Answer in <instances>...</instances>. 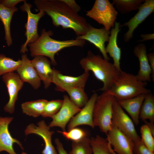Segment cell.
<instances>
[{
    "instance_id": "21",
    "label": "cell",
    "mask_w": 154,
    "mask_h": 154,
    "mask_svg": "<svg viewBox=\"0 0 154 154\" xmlns=\"http://www.w3.org/2000/svg\"><path fill=\"white\" fill-rule=\"evenodd\" d=\"M119 22H115L114 27L111 29L109 37L108 44L105 48L106 53L113 60L114 65L120 72L122 70L120 66V61L121 58V51L117 44L118 34L120 31Z\"/></svg>"
},
{
    "instance_id": "37",
    "label": "cell",
    "mask_w": 154,
    "mask_h": 154,
    "mask_svg": "<svg viewBox=\"0 0 154 154\" xmlns=\"http://www.w3.org/2000/svg\"><path fill=\"white\" fill-rule=\"evenodd\" d=\"M149 65L151 70V78L154 81V53H150L147 54Z\"/></svg>"
},
{
    "instance_id": "6",
    "label": "cell",
    "mask_w": 154,
    "mask_h": 154,
    "mask_svg": "<svg viewBox=\"0 0 154 154\" xmlns=\"http://www.w3.org/2000/svg\"><path fill=\"white\" fill-rule=\"evenodd\" d=\"M118 13L109 0H96L91 9L86 11V15L110 30L114 26Z\"/></svg>"
},
{
    "instance_id": "25",
    "label": "cell",
    "mask_w": 154,
    "mask_h": 154,
    "mask_svg": "<svg viewBox=\"0 0 154 154\" xmlns=\"http://www.w3.org/2000/svg\"><path fill=\"white\" fill-rule=\"evenodd\" d=\"M93 154H117L106 139L97 135L90 138Z\"/></svg>"
},
{
    "instance_id": "13",
    "label": "cell",
    "mask_w": 154,
    "mask_h": 154,
    "mask_svg": "<svg viewBox=\"0 0 154 154\" xmlns=\"http://www.w3.org/2000/svg\"><path fill=\"white\" fill-rule=\"evenodd\" d=\"M137 13L128 21L120 27H127L128 30L124 35L125 42L133 37V33L137 27L154 11V0H146L138 8Z\"/></svg>"
},
{
    "instance_id": "18",
    "label": "cell",
    "mask_w": 154,
    "mask_h": 154,
    "mask_svg": "<svg viewBox=\"0 0 154 154\" xmlns=\"http://www.w3.org/2000/svg\"><path fill=\"white\" fill-rule=\"evenodd\" d=\"M21 60V64L16 70L17 74L23 82H28L34 89H38L41 85V81L31 60L25 54H22Z\"/></svg>"
},
{
    "instance_id": "12",
    "label": "cell",
    "mask_w": 154,
    "mask_h": 154,
    "mask_svg": "<svg viewBox=\"0 0 154 154\" xmlns=\"http://www.w3.org/2000/svg\"><path fill=\"white\" fill-rule=\"evenodd\" d=\"M62 106L58 112L51 118L52 121L48 125L50 127H57L65 131L66 126L71 119L81 110L76 106L66 95L63 96Z\"/></svg>"
},
{
    "instance_id": "11",
    "label": "cell",
    "mask_w": 154,
    "mask_h": 154,
    "mask_svg": "<svg viewBox=\"0 0 154 154\" xmlns=\"http://www.w3.org/2000/svg\"><path fill=\"white\" fill-rule=\"evenodd\" d=\"M2 80L7 87L9 97V100L4 106L3 109L5 112L12 114L15 111L18 92L22 88L24 82L17 73L14 72L3 75Z\"/></svg>"
},
{
    "instance_id": "28",
    "label": "cell",
    "mask_w": 154,
    "mask_h": 154,
    "mask_svg": "<svg viewBox=\"0 0 154 154\" xmlns=\"http://www.w3.org/2000/svg\"><path fill=\"white\" fill-rule=\"evenodd\" d=\"M143 0H113L112 4L116 5L121 14L126 13L138 9L144 1Z\"/></svg>"
},
{
    "instance_id": "9",
    "label": "cell",
    "mask_w": 154,
    "mask_h": 154,
    "mask_svg": "<svg viewBox=\"0 0 154 154\" xmlns=\"http://www.w3.org/2000/svg\"><path fill=\"white\" fill-rule=\"evenodd\" d=\"M106 135V139L117 154H133L134 143L113 124Z\"/></svg>"
},
{
    "instance_id": "40",
    "label": "cell",
    "mask_w": 154,
    "mask_h": 154,
    "mask_svg": "<svg viewBox=\"0 0 154 154\" xmlns=\"http://www.w3.org/2000/svg\"><path fill=\"white\" fill-rule=\"evenodd\" d=\"M146 125L150 130L153 136H154V123L150 121H148L146 120L143 121Z\"/></svg>"
},
{
    "instance_id": "4",
    "label": "cell",
    "mask_w": 154,
    "mask_h": 154,
    "mask_svg": "<svg viewBox=\"0 0 154 154\" xmlns=\"http://www.w3.org/2000/svg\"><path fill=\"white\" fill-rule=\"evenodd\" d=\"M147 84L139 80L136 75L122 71L110 89L105 92L117 101L123 100L151 92V90L146 88Z\"/></svg>"
},
{
    "instance_id": "38",
    "label": "cell",
    "mask_w": 154,
    "mask_h": 154,
    "mask_svg": "<svg viewBox=\"0 0 154 154\" xmlns=\"http://www.w3.org/2000/svg\"><path fill=\"white\" fill-rule=\"evenodd\" d=\"M54 142L58 154H68L64 148L62 143L59 139L56 138L54 140Z\"/></svg>"
},
{
    "instance_id": "33",
    "label": "cell",
    "mask_w": 154,
    "mask_h": 154,
    "mask_svg": "<svg viewBox=\"0 0 154 154\" xmlns=\"http://www.w3.org/2000/svg\"><path fill=\"white\" fill-rule=\"evenodd\" d=\"M140 133L141 141L151 151L154 152V136L150 130L146 125H143L141 127Z\"/></svg>"
},
{
    "instance_id": "29",
    "label": "cell",
    "mask_w": 154,
    "mask_h": 154,
    "mask_svg": "<svg viewBox=\"0 0 154 154\" xmlns=\"http://www.w3.org/2000/svg\"><path fill=\"white\" fill-rule=\"evenodd\" d=\"M21 61H17L0 54V76L17 70L21 64Z\"/></svg>"
},
{
    "instance_id": "19",
    "label": "cell",
    "mask_w": 154,
    "mask_h": 154,
    "mask_svg": "<svg viewBox=\"0 0 154 154\" xmlns=\"http://www.w3.org/2000/svg\"><path fill=\"white\" fill-rule=\"evenodd\" d=\"M133 52L139 62V68L136 75L137 78L143 82H150L151 70L147 57L146 46L143 43H139L134 47Z\"/></svg>"
},
{
    "instance_id": "5",
    "label": "cell",
    "mask_w": 154,
    "mask_h": 154,
    "mask_svg": "<svg viewBox=\"0 0 154 154\" xmlns=\"http://www.w3.org/2000/svg\"><path fill=\"white\" fill-rule=\"evenodd\" d=\"M114 99L113 96L104 92L98 96L94 106L93 115L94 126L98 127L102 132L106 134L112 127Z\"/></svg>"
},
{
    "instance_id": "41",
    "label": "cell",
    "mask_w": 154,
    "mask_h": 154,
    "mask_svg": "<svg viewBox=\"0 0 154 154\" xmlns=\"http://www.w3.org/2000/svg\"><path fill=\"white\" fill-rule=\"evenodd\" d=\"M21 154H27L25 152H23Z\"/></svg>"
},
{
    "instance_id": "16",
    "label": "cell",
    "mask_w": 154,
    "mask_h": 154,
    "mask_svg": "<svg viewBox=\"0 0 154 154\" xmlns=\"http://www.w3.org/2000/svg\"><path fill=\"white\" fill-rule=\"evenodd\" d=\"M98 96L96 92L94 93L81 110L74 116L67 124L68 130L82 125H88L94 129L93 115L94 105Z\"/></svg>"
},
{
    "instance_id": "27",
    "label": "cell",
    "mask_w": 154,
    "mask_h": 154,
    "mask_svg": "<svg viewBox=\"0 0 154 154\" xmlns=\"http://www.w3.org/2000/svg\"><path fill=\"white\" fill-rule=\"evenodd\" d=\"M64 91L67 93L71 101L80 108H83L88 101L84 88L68 87L65 88Z\"/></svg>"
},
{
    "instance_id": "1",
    "label": "cell",
    "mask_w": 154,
    "mask_h": 154,
    "mask_svg": "<svg viewBox=\"0 0 154 154\" xmlns=\"http://www.w3.org/2000/svg\"><path fill=\"white\" fill-rule=\"evenodd\" d=\"M34 4L38 10L42 11L51 17L54 26L71 29L77 37L84 34L90 25L62 0H36Z\"/></svg>"
},
{
    "instance_id": "34",
    "label": "cell",
    "mask_w": 154,
    "mask_h": 154,
    "mask_svg": "<svg viewBox=\"0 0 154 154\" xmlns=\"http://www.w3.org/2000/svg\"><path fill=\"white\" fill-rule=\"evenodd\" d=\"M133 154H154L141 140L134 143Z\"/></svg>"
},
{
    "instance_id": "24",
    "label": "cell",
    "mask_w": 154,
    "mask_h": 154,
    "mask_svg": "<svg viewBox=\"0 0 154 154\" xmlns=\"http://www.w3.org/2000/svg\"><path fill=\"white\" fill-rule=\"evenodd\" d=\"M47 101L39 99L24 102L21 104L22 111L26 115L35 117L42 116Z\"/></svg>"
},
{
    "instance_id": "35",
    "label": "cell",
    "mask_w": 154,
    "mask_h": 154,
    "mask_svg": "<svg viewBox=\"0 0 154 154\" xmlns=\"http://www.w3.org/2000/svg\"><path fill=\"white\" fill-rule=\"evenodd\" d=\"M24 0H3L0 1L1 3L5 7L9 8H14L15 6L21 2H24Z\"/></svg>"
},
{
    "instance_id": "15",
    "label": "cell",
    "mask_w": 154,
    "mask_h": 154,
    "mask_svg": "<svg viewBox=\"0 0 154 154\" xmlns=\"http://www.w3.org/2000/svg\"><path fill=\"white\" fill-rule=\"evenodd\" d=\"M110 31L105 28L97 29L90 25L86 33L84 35L77 37L76 39L86 40L93 44L100 51L103 58L109 61L105 50V43L108 42Z\"/></svg>"
},
{
    "instance_id": "22",
    "label": "cell",
    "mask_w": 154,
    "mask_h": 154,
    "mask_svg": "<svg viewBox=\"0 0 154 154\" xmlns=\"http://www.w3.org/2000/svg\"><path fill=\"white\" fill-rule=\"evenodd\" d=\"M145 94H141L133 98L117 101L119 106L129 115L136 125L139 123L140 112Z\"/></svg>"
},
{
    "instance_id": "36",
    "label": "cell",
    "mask_w": 154,
    "mask_h": 154,
    "mask_svg": "<svg viewBox=\"0 0 154 154\" xmlns=\"http://www.w3.org/2000/svg\"><path fill=\"white\" fill-rule=\"evenodd\" d=\"M69 7L75 12L78 13L81 9V7L74 0H62Z\"/></svg>"
},
{
    "instance_id": "20",
    "label": "cell",
    "mask_w": 154,
    "mask_h": 154,
    "mask_svg": "<svg viewBox=\"0 0 154 154\" xmlns=\"http://www.w3.org/2000/svg\"><path fill=\"white\" fill-rule=\"evenodd\" d=\"M31 63L41 81L43 82L45 89H47L52 83L53 68L51 62L45 56H37L31 60Z\"/></svg>"
},
{
    "instance_id": "30",
    "label": "cell",
    "mask_w": 154,
    "mask_h": 154,
    "mask_svg": "<svg viewBox=\"0 0 154 154\" xmlns=\"http://www.w3.org/2000/svg\"><path fill=\"white\" fill-rule=\"evenodd\" d=\"M90 140L87 137L80 141L72 142V149L68 154H93Z\"/></svg>"
},
{
    "instance_id": "23",
    "label": "cell",
    "mask_w": 154,
    "mask_h": 154,
    "mask_svg": "<svg viewBox=\"0 0 154 154\" xmlns=\"http://www.w3.org/2000/svg\"><path fill=\"white\" fill-rule=\"evenodd\" d=\"M17 10L16 7L12 8L7 7L0 2V19L3 25L5 39L8 46L12 44L10 29L11 20L13 14Z\"/></svg>"
},
{
    "instance_id": "39",
    "label": "cell",
    "mask_w": 154,
    "mask_h": 154,
    "mask_svg": "<svg viewBox=\"0 0 154 154\" xmlns=\"http://www.w3.org/2000/svg\"><path fill=\"white\" fill-rule=\"evenodd\" d=\"M154 33L149 34H141L140 37L142 38L141 40H139V42H143V41L154 39Z\"/></svg>"
},
{
    "instance_id": "8",
    "label": "cell",
    "mask_w": 154,
    "mask_h": 154,
    "mask_svg": "<svg viewBox=\"0 0 154 154\" xmlns=\"http://www.w3.org/2000/svg\"><path fill=\"white\" fill-rule=\"evenodd\" d=\"M31 4L27 3L25 0L20 7L21 11L26 12L27 15V21L25 25L26 40L20 50V52L23 54L28 51L27 46L35 42L39 37L37 31L38 23L40 19L45 14L42 10H39L37 14L33 13L31 10Z\"/></svg>"
},
{
    "instance_id": "3",
    "label": "cell",
    "mask_w": 154,
    "mask_h": 154,
    "mask_svg": "<svg viewBox=\"0 0 154 154\" xmlns=\"http://www.w3.org/2000/svg\"><path fill=\"white\" fill-rule=\"evenodd\" d=\"M79 63L84 71H91L97 79L103 82V87L98 91L105 92L109 90L120 72L113 64L90 50Z\"/></svg>"
},
{
    "instance_id": "14",
    "label": "cell",
    "mask_w": 154,
    "mask_h": 154,
    "mask_svg": "<svg viewBox=\"0 0 154 154\" xmlns=\"http://www.w3.org/2000/svg\"><path fill=\"white\" fill-rule=\"evenodd\" d=\"M24 133L25 135L35 134L42 138L45 144L42 154H58L52 141V136L54 131L50 130V127L44 120L38 121L37 125L33 123L29 124L27 126Z\"/></svg>"
},
{
    "instance_id": "10",
    "label": "cell",
    "mask_w": 154,
    "mask_h": 154,
    "mask_svg": "<svg viewBox=\"0 0 154 154\" xmlns=\"http://www.w3.org/2000/svg\"><path fill=\"white\" fill-rule=\"evenodd\" d=\"M89 76V72L86 71L77 76L64 75L53 68L52 83L55 84V90L61 92L68 87L84 88Z\"/></svg>"
},
{
    "instance_id": "7",
    "label": "cell",
    "mask_w": 154,
    "mask_h": 154,
    "mask_svg": "<svg viewBox=\"0 0 154 154\" xmlns=\"http://www.w3.org/2000/svg\"><path fill=\"white\" fill-rule=\"evenodd\" d=\"M112 123L134 143L141 140L132 120L125 113L115 98L113 105Z\"/></svg>"
},
{
    "instance_id": "31",
    "label": "cell",
    "mask_w": 154,
    "mask_h": 154,
    "mask_svg": "<svg viewBox=\"0 0 154 154\" xmlns=\"http://www.w3.org/2000/svg\"><path fill=\"white\" fill-rule=\"evenodd\" d=\"M66 139L72 142H78L87 137V133L83 129L77 127L73 128L68 131H57Z\"/></svg>"
},
{
    "instance_id": "26",
    "label": "cell",
    "mask_w": 154,
    "mask_h": 154,
    "mask_svg": "<svg viewBox=\"0 0 154 154\" xmlns=\"http://www.w3.org/2000/svg\"><path fill=\"white\" fill-rule=\"evenodd\" d=\"M139 118L143 121L149 119L150 121L154 123V96L151 92L145 94Z\"/></svg>"
},
{
    "instance_id": "2",
    "label": "cell",
    "mask_w": 154,
    "mask_h": 154,
    "mask_svg": "<svg viewBox=\"0 0 154 154\" xmlns=\"http://www.w3.org/2000/svg\"><path fill=\"white\" fill-rule=\"evenodd\" d=\"M53 34L52 31H46L43 29L38 39L29 44L31 54L32 56H42L49 58L52 64L56 65L55 55L61 50L73 46L83 47L85 40L82 39H72L60 40L53 39L50 36Z\"/></svg>"
},
{
    "instance_id": "17",
    "label": "cell",
    "mask_w": 154,
    "mask_h": 154,
    "mask_svg": "<svg viewBox=\"0 0 154 154\" xmlns=\"http://www.w3.org/2000/svg\"><path fill=\"white\" fill-rule=\"evenodd\" d=\"M13 119L12 117L0 116V152L5 151L9 154H17L13 147V145L15 143L23 149L20 142L13 137L9 131V125Z\"/></svg>"
},
{
    "instance_id": "32",
    "label": "cell",
    "mask_w": 154,
    "mask_h": 154,
    "mask_svg": "<svg viewBox=\"0 0 154 154\" xmlns=\"http://www.w3.org/2000/svg\"><path fill=\"white\" fill-rule=\"evenodd\" d=\"M63 102V100H62L48 101L41 116L44 117H51L58 112L62 106Z\"/></svg>"
}]
</instances>
